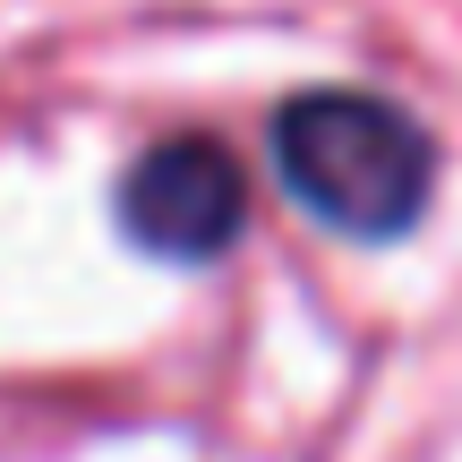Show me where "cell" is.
<instances>
[{
    "mask_svg": "<svg viewBox=\"0 0 462 462\" xmlns=\"http://www.w3.org/2000/svg\"><path fill=\"white\" fill-rule=\"evenodd\" d=\"M274 180L300 215H317L343 240H402L429 206L437 137L420 129L402 103L360 95V86H309L274 112L265 129Z\"/></svg>",
    "mask_w": 462,
    "mask_h": 462,
    "instance_id": "6da1fadb",
    "label": "cell"
},
{
    "mask_svg": "<svg viewBox=\"0 0 462 462\" xmlns=\"http://www.w3.org/2000/svg\"><path fill=\"white\" fill-rule=\"evenodd\" d=\"M112 215L146 257L163 265H215L248 231V171L215 137H163L146 146L112 189Z\"/></svg>",
    "mask_w": 462,
    "mask_h": 462,
    "instance_id": "7a4b0ae2",
    "label": "cell"
}]
</instances>
